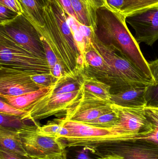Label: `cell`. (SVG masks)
Segmentation results:
<instances>
[{
  "instance_id": "obj_1",
  "label": "cell",
  "mask_w": 158,
  "mask_h": 159,
  "mask_svg": "<svg viewBox=\"0 0 158 159\" xmlns=\"http://www.w3.org/2000/svg\"><path fill=\"white\" fill-rule=\"evenodd\" d=\"M44 26L32 23L51 48L62 66L64 74L79 69L78 61L82 57L78 50L66 14L58 0H49L48 5L43 8Z\"/></svg>"
},
{
  "instance_id": "obj_2",
  "label": "cell",
  "mask_w": 158,
  "mask_h": 159,
  "mask_svg": "<svg viewBox=\"0 0 158 159\" xmlns=\"http://www.w3.org/2000/svg\"><path fill=\"white\" fill-rule=\"evenodd\" d=\"M96 16L95 33L98 40L117 51L147 78L156 82L149 63L144 57L139 43L127 27L126 17L113 11L106 5L97 9Z\"/></svg>"
},
{
  "instance_id": "obj_3",
  "label": "cell",
  "mask_w": 158,
  "mask_h": 159,
  "mask_svg": "<svg viewBox=\"0 0 158 159\" xmlns=\"http://www.w3.org/2000/svg\"><path fill=\"white\" fill-rule=\"evenodd\" d=\"M93 43L111 69L114 82V88L111 94L131 87L156 85V82L147 78L121 54L101 43L96 35L93 38Z\"/></svg>"
},
{
  "instance_id": "obj_4",
  "label": "cell",
  "mask_w": 158,
  "mask_h": 159,
  "mask_svg": "<svg viewBox=\"0 0 158 159\" xmlns=\"http://www.w3.org/2000/svg\"><path fill=\"white\" fill-rule=\"evenodd\" d=\"M90 148L102 159H158V144L143 138L106 139Z\"/></svg>"
},
{
  "instance_id": "obj_5",
  "label": "cell",
  "mask_w": 158,
  "mask_h": 159,
  "mask_svg": "<svg viewBox=\"0 0 158 159\" xmlns=\"http://www.w3.org/2000/svg\"><path fill=\"white\" fill-rule=\"evenodd\" d=\"M0 57L1 66L15 69L30 75L52 74L46 58L36 56L2 30L0 31Z\"/></svg>"
},
{
  "instance_id": "obj_6",
  "label": "cell",
  "mask_w": 158,
  "mask_h": 159,
  "mask_svg": "<svg viewBox=\"0 0 158 159\" xmlns=\"http://www.w3.org/2000/svg\"><path fill=\"white\" fill-rule=\"evenodd\" d=\"M27 155L33 159H50L63 156L65 147L58 138L41 134L38 126L23 125L16 129Z\"/></svg>"
},
{
  "instance_id": "obj_7",
  "label": "cell",
  "mask_w": 158,
  "mask_h": 159,
  "mask_svg": "<svg viewBox=\"0 0 158 159\" xmlns=\"http://www.w3.org/2000/svg\"><path fill=\"white\" fill-rule=\"evenodd\" d=\"M58 121L69 131L67 136L59 139L65 147L76 145L91 147L97 142L106 139H131L116 134L111 129L97 128L65 118L58 120Z\"/></svg>"
},
{
  "instance_id": "obj_8",
  "label": "cell",
  "mask_w": 158,
  "mask_h": 159,
  "mask_svg": "<svg viewBox=\"0 0 158 159\" xmlns=\"http://www.w3.org/2000/svg\"><path fill=\"white\" fill-rule=\"evenodd\" d=\"M118 116L117 124L111 130L118 135L130 138H145L152 131L145 107L129 108L112 104Z\"/></svg>"
},
{
  "instance_id": "obj_9",
  "label": "cell",
  "mask_w": 158,
  "mask_h": 159,
  "mask_svg": "<svg viewBox=\"0 0 158 159\" xmlns=\"http://www.w3.org/2000/svg\"><path fill=\"white\" fill-rule=\"evenodd\" d=\"M0 25L1 30L18 43L36 56L46 58L39 32L30 20L23 14Z\"/></svg>"
},
{
  "instance_id": "obj_10",
  "label": "cell",
  "mask_w": 158,
  "mask_h": 159,
  "mask_svg": "<svg viewBox=\"0 0 158 159\" xmlns=\"http://www.w3.org/2000/svg\"><path fill=\"white\" fill-rule=\"evenodd\" d=\"M113 110L112 103L85 89L83 84L80 97L66 111L64 118L85 123Z\"/></svg>"
},
{
  "instance_id": "obj_11",
  "label": "cell",
  "mask_w": 158,
  "mask_h": 159,
  "mask_svg": "<svg viewBox=\"0 0 158 159\" xmlns=\"http://www.w3.org/2000/svg\"><path fill=\"white\" fill-rule=\"evenodd\" d=\"M53 90L33 106L24 120L34 121L66 111L81 95V89L73 92L59 94L53 93Z\"/></svg>"
},
{
  "instance_id": "obj_12",
  "label": "cell",
  "mask_w": 158,
  "mask_h": 159,
  "mask_svg": "<svg viewBox=\"0 0 158 159\" xmlns=\"http://www.w3.org/2000/svg\"><path fill=\"white\" fill-rule=\"evenodd\" d=\"M126 20L135 31L138 43L151 46L158 40V5L128 16Z\"/></svg>"
},
{
  "instance_id": "obj_13",
  "label": "cell",
  "mask_w": 158,
  "mask_h": 159,
  "mask_svg": "<svg viewBox=\"0 0 158 159\" xmlns=\"http://www.w3.org/2000/svg\"><path fill=\"white\" fill-rule=\"evenodd\" d=\"M0 70V95L16 96L42 88L26 73L3 66Z\"/></svg>"
},
{
  "instance_id": "obj_14",
  "label": "cell",
  "mask_w": 158,
  "mask_h": 159,
  "mask_svg": "<svg viewBox=\"0 0 158 159\" xmlns=\"http://www.w3.org/2000/svg\"><path fill=\"white\" fill-rule=\"evenodd\" d=\"M147 87H131L111 94L112 104L124 107L136 108L147 106L146 92Z\"/></svg>"
},
{
  "instance_id": "obj_15",
  "label": "cell",
  "mask_w": 158,
  "mask_h": 159,
  "mask_svg": "<svg viewBox=\"0 0 158 159\" xmlns=\"http://www.w3.org/2000/svg\"><path fill=\"white\" fill-rule=\"evenodd\" d=\"M78 21L83 25L96 28V11L106 5L105 0H70Z\"/></svg>"
},
{
  "instance_id": "obj_16",
  "label": "cell",
  "mask_w": 158,
  "mask_h": 159,
  "mask_svg": "<svg viewBox=\"0 0 158 159\" xmlns=\"http://www.w3.org/2000/svg\"><path fill=\"white\" fill-rule=\"evenodd\" d=\"M55 82L49 87L41 88L37 90L16 96L0 95L6 102L12 106L28 112L37 102L42 99L54 89Z\"/></svg>"
},
{
  "instance_id": "obj_17",
  "label": "cell",
  "mask_w": 158,
  "mask_h": 159,
  "mask_svg": "<svg viewBox=\"0 0 158 159\" xmlns=\"http://www.w3.org/2000/svg\"><path fill=\"white\" fill-rule=\"evenodd\" d=\"M82 71L76 70L63 75L56 81L53 93H68L80 90L83 84Z\"/></svg>"
},
{
  "instance_id": "obj_18",
  "label": "cell",
  "mask_w": 158,
  "mask_h": 159,
  "mask_svg": "<svg viewBox=\"0 0 158 159\" xmlns=\"http://www.w3.org/2000/svg\"><path fill=\"white\" fill-rule=\"evenodd\" d=\"M0 148L13 153L27 155L16 129L1 126Z\"/></svg>"
},
{
  "instance_id": "obj_19",
  "label": "cell",
  "mask_w": 158,
  "mask_h": 159,
  "mask_svg": "<svg viewBox=\"0 0 158 159\" xmlns=\"http://www.w3.org/2000/svg\"><path fill=\"white\" fill-rule=\"evenodd\" d=\"M83 86L84 89L102 99L110 102V89L109 85L97 79L92 75L83 74Z\"/></svg>"
},
{
  "instance_id": "obj_20",
  "label": "cell",
  "mask_w": 158,
  "mask_h": 159,
  "mask_svg": "<svg viewBox=\"0 0 158 159\" xmlns=\"http://www.w3.org/2000/svg\"><path fill=\"white\" fill-rule=\"evenodd\" d=\"M26 16L32 23L41 26H44L42 9L35 0H18Z\"/></svg>"
},
{
  "instance_id": "obj_21",
  "label": "cell",
  "mask_w": 158,
  "mask_h": 159,
  "mask_svg": "<svg viewBox=\"0 0 158 159\" xmlns=\"http://www.w3.org/2000/svg\"><path fill=\"white\" fill-rule=\"evenodd\" d=\"M63 159H102L93 149L85 146H70L65 147Z\"/></svg>"
},
{
  "instance_id": "obj_22",
  "label": "cell",
  "mask_w": 158,
  "mask_h": 159,
  "mask_svg": "<svg viewBox=\"0 0 158 159\" xmlns=\"http://www.w3.org/2000/svg\"><path fill=\"white\" fill-rule=\"evenodd\" d=\"M158 5V0H125L121 14L127 17Z\"/></svg>"
},
{
  "instance_id": "obj_23",
  "label": "cell",
  "mask_w": 158,
  "mask_h": 159,
  "mask_svg": "<svg viewBox=\"0 0 158 159\" xmlns=\"http://www.w3.org/2000/svg\"><path fill=\"white\" fill-rule=\"evenodd\" d=\"M118 122V116L113 109L112 112L102 115L94 120L86 122L85 124L97 128L110 129L116 126Z\"/></svg>"
},
{
  "instance_id": "obj_24",
  "label": "cell",
  "mask_w": 158,
  "mask_h": 159,
  "mask_svg": "<svg viewBox=\"0 0 158 159\" xmlns=\"http://www.w3.org/2000/svg\"><path fill=\"white\" fill-rule=\"evenodd\" d=\"M38 130L41 134L55 137L58 139L64 138L69 134L67 129L62 126L58 121L48 123L42 127L38 126Z\"/></svg>"
},
{
  "instance_id": "obj_25",
  "label": "cell",
  "mask_w": 158,
  "mask_h": 159,
  "mask_svg": "<svg viewBox=\"0 0 158 159\" xmlns=\"http://www.w3.org/2000/svg\"><path fill=\"white\" fill-rule=\"evenodd\" d=\"M145 111L152 129L151 133L145 139L158 144V107L146 106L145 107Z\"/></svg>"
},
{
  "instance_id": "obj_26",
  "label": "cell",
  "mask_w": 158,
  "mask_h": 159,
  "mask_svg": "<svg viewBox=\"0 0 158 159\" xmlns=\"http://www.w3.org/2000/svg\"><path fill=\"white\" fill-rule=\"evenodd\" d=\"M0 113L1 115L9 116L15 117L23 120L28 112L19 110L6 102L1 99L0 101Z\"/></svg>"
},
{
  "instance_id": "obj_27",
  "label": "cell",
  "mask_w": 158,
  "mask_h": 159,
  "mask_svg": "<svg viewBox=\"0 0 158 159\" xmlns=\"http://www.w3.org/2000/svg\"><path fill=\"white\" fill-rule=\"evenodd\" d=\"M31 78L36 84L42 88L49 87L53 85L58 79L51 74H43L31 75Z\"/></svg>"
},
{
  "instance_id": "obj_28",
  "label": "cell",
  "mask_w": 158,
  "mask_h": 159,
  "mask_svg": "<svg viewBox=\"0 0 158 159\" xmlns=\"http://www.w3.org/2000/svg\"><path fill=\"white\" fill-rule=\"evenodd\" d=\"M147 106H158V83L147 87L146 92Z\"/></svg>"
},
{
  "instance_id": "obj_29",
  "label": "cell",
  "mask_w": 158,
  "mask_h": 159,
  "mask_svg": "<svg viewBox=\"0 0 158 159\" xmlns=\"http://www.w3.org/2000/svg\"><path fill=\"white\" fill-rule=\"evenodd\" d=\"M18 15V13L0 4V24L12 20Z\"/></svg>"
},
{
  "instance_id": "obj_30",
  "label": "cell",
  "mask_w": 158,
  "mask_h": 159,
  "mask_svg": "<svg viewBox=\"0 0 158 159\" xmlns=\"http://www.w3.org/2000/svg\"><path fill=\"white\" fill-rule=\"evenodd\" d=\"M41 40L45 52L46 59L49 63L50 69H51V72H52V70L53 69L56 63H58V60L56 56L55 55L53 50L50 48L48 44L43 39H41Z\"/></svg>"
},
{
  "instance_id": "obj_31",
  "label": "cell",
  "mask_w": 158,
  "mask_h": 159,
  "mask_svg": "<svg viewBox=\"0 0 158 159\" xmlns=\"http://www.w3.org/2000/svg\"><path fill=\"white\" fill-rule=\"evenodd\" d=\"M0 4L10 8L19 15L23 14V9L18 0H0Z\"/></svg>"
},
{
  "instance_id": "obj_32",
  "label": "cell",
  "mask_w": 158,
  "mask_h": 159,
  "mask_svg": "<svg viewBox=\"0 0 158 159\" xmlns=\"http://www.w3.org/2000/svg\"><path fill=\"white\" fill-rule=\"evenodd\" d=\"M0 159H33L28 155L13 153L0 148Z\"/></svg>"
},
{
  "instance_id": "obj_33",
  "label": "cell",
  "mask_w": 158,
  "mask_h": 159,
  "mask_svg": "<svg viewBox=\"0 0 158 159\" xmlns=\"http://www.w3.org/2000/svg\"><path fill=\"white\" fill-rule=\"evenodd\" d=\"M125 0H105L106 5L115 12L121 13Z\"/></svg>"
},
{
  "instance_id": "obj_34",
  "label": "cell",
  "mask_w": 158,
  "mask_h": 159,
  "mask_svg": "<svg viewBox=\"0 0 158 159\" xmlns=\"http://www.w3.org/2000/svg\"><path fill=\"white\" fill-rule=\"evenodd\" d=\"M61 4L66 13L77 20L78 21L77 15L72 7L70 0H58Z\"/></svg>"
},
{
  "instance_id": "obj_35",
  "label": "cell",
  "mask_w": 158,
  "mask_h": 159,
  "mask_svg": "<svg viewBox=\"0 0 158 159\" xmlns=\"http://www.w3.org/2000/svg\"><path fill=\"white\" fill-rule=\"evenodd\" d=\"M148 63L153 78L157 84L158 83V58Z\"/></svg>"
},
{
  "instance_id": "obj_36",
  "label": "cell",
  "mask_w": 158,
  "mask_h": 159,
  "mask_svg": "<svg viewBox=\"0 0 158 159\" xmlns=\"http://www.w3.org/2000/svg\"><path fill=\"white\" fill-rule=\"evenodd\" d=\"M52 74L56 79H58L63 76V69L62 66L59 63H57L53 67V69L52 70Z\"/></svg>"
},
{
  "instance_id": "obj_37",
  "label": "cell",
  "mask_w": 158,
  "mask_h": 159,
  "mask_svg": "<svg viewBox=\"0 0 158 159\" xmlns=\"http://www.w3.org/2000/svg\"><path fill=\"white\" fill-rule=\"evenodd\" d=\"M38 5L43 9L45 7L48 5L49 0H35Z\"/></svg>"
},
{
  "instance_id": "obj_38",
  "label": "cell",
  "mask_w": 158,
  "mask_h": 159,
  "mask_svg": "<svg viewBox=\"0 0 158 159\" xmlns=\"http://www.w3.org/2000/svg\"><path fill=\"white\" fill-rule=\"evenodd\" d=\"M50 159H63V156L61 157H57L54 158Z\"/></svg>"
},
{
  "instance_id": "obj_39",
  "label": "cell",
  "mask_w": 158,
  "mask_h": 159,
  "mask_svg": "<svg viewBox=\"0 0 158 159\" xmlns=\"http://www.w3.org/2000/svg\"><path fill=\"white\" fill-rule=\"evenodd\" d=\"M157 107H158V106Z\"/></svg>"
}]
</instances>
